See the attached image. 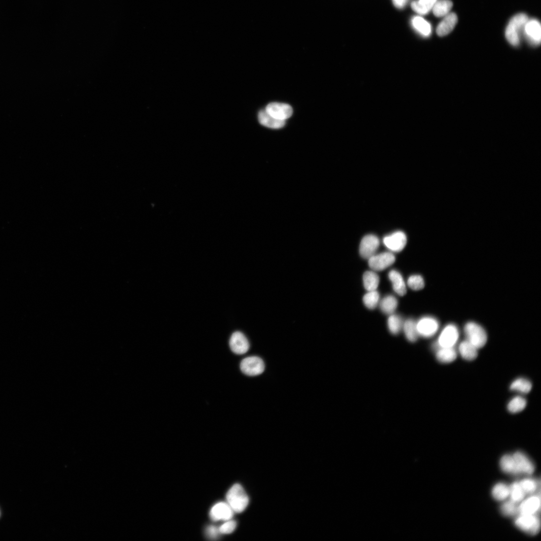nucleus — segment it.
I'll use <instances>...</instances> for the list:
<instances>
[{"label": "nucleus", "mask_w": 541, "mask_h": 541, "mask_svg": "<svg viewBox=\"0 0 541 541\" xmlns=\"http://www.w3.org/2000/svg\"><path fill=\"white\" fill-rule=\"evenodd\" d=\"M528 19L527 15L520 13L514 16L507 26L505 32V38L512 46L516 47L520 45L521 36Z\"/></svg>", "instance_id": "f257e3e1"}, {"label": "nucleus", "mask_w": 541, "mask_h": 541, "mask_svg": "<svg viewBox=\"0 0 541 541\" xmlns=\"http://www.w3.org/2000/svg\"><path fill=\"white\" fill-rule=\"evenodd\" d=\"M228 503L234 512L242 513L248 505L249 499L243 488L239 484L234 485L227 494Z\"/></svg>", "instance_id": "f03ea898"}, {"label": "nucleus", "mask_w": 541, "mask_h": 541, "mask_svg": "<svg viewBox=\"0 0 541 541\" xmlns=\"http://www.w3.org/2000/svg\"><path fill=\"white\" fill-rule=\"evenodd\" d=\"M466 341L478 349L483 348L488 341L487 333L485 329L475 322L466 323L464 327Z\"/></svg>", "instance_id": "7ed1b4c3"}, {"label": "nucleus", "mask_w": 541, "mask_h": 541, "mask_svg": "<svg viewBox=\"0 0 541 541\" xmlns=\"http://www.w3.org/2000/svg\"><path fill=\"white\" fill-rule=\"evenodd\" d=\"M459 338V330L454 324L447 325L439 335L437 343L438 348H454Z\"/></svg>", "instance_id": "20e7f679"}, {"label": "nucleus", "mask_w": 541, "mask_h": 541, "mask_svg": "<svg viewBox=\"0 0 541 541\" xmlns=\"http://www.w3.org/2000/svg\"><path fill=\"white\" fill-rule=\"evenodd\" d=\"M515 524L519 529L532 535L538 534L541 528L540 520L536 514H520Z\"/></svg>", "instance_id": "39448f33"}, {"label": "nucleus", "mask_w": 541, "mask_h": 541, "mask_svg": "<svg viewBox=\"0 0 541 541\" xmlns=\"http://www.w3.org/2000/svg\"><path fill=\"white\" fill-rule=\"evenodd\" d=\"M241 370L245 375L250 377L260 375L265 370L263 360L257 356H251L244 359L240 365Z\"/></svg>", "instance_id": "423d86ee"}, {"label": "nucleus", "mask_w": 541, "mask_h": 541, "mask_svg": "<svg viewBox=\"0 0 541 541\" xmlns=\"http://www.w3.org/2000/svg\"><path fill=\"white\" fill-rule=\"evenodd\" d=\"M523 34L530 45L535 47L539 46L541 41V27L539 21L534 19H528Z\"/></svg>", "instance_id": "0eeeda50"}, {"label": "nucleus", "mask_w": 541, "mask_h": 541, "mask_svg": "<svg viewBox=\"0 0 541 541\" xmlns=\"http://www.w3.org/2000/svg\"><path fill=\"white\" fill-rule=\"evenodd\" d=\"M380 245L378 236L374 234H368L364 236L359 246V253L364 259H368L376 254Z\"/></svg>", "instance_id": "6e6552de"}, {"label": "nucleus", "mask_w": 541, "mask_h": 541, "mask_svg": "<svg viewBox=\"0 0 541 541\" xmlns=\"http://www.w3.org/2000/svg\"><path fill=\"white\" fill-rule=\"evenodd\" d=\"M395 261V256L391 252H384L375 254L368 259V265L370 268L376 271L383 270Z\"/></svg>", "instance_id": "1a4fd4ad"}, {"label": "nucleus", "mask_w": 541, "mask_h": 541, "mask_svg": "<svg viewBox=\"0 0 541 541\" xmlns=\"http://www.w3.org/2000/svg\"><path fill=\"white\" fill-rule=\"evenodd\" d=\"M383 242L386 247L391 251L399 252L407 244V235L401 231H397L385 236Z\"/></svg>", "instance_id": "9d476101"}, {"label": "nucleus", "mask_w": 541, "mask_h": 541, "mask_svg": "<svg viewBox=\"0 0 541 541\" xmlns=\"http://www.w3.org/2000/svg\"><path fill=\"white\" fill-rule=\"evenodd\" d=\"M417 327L419 336L430 338L437 332L439 323L435 318L427 316L421 318L417 323Z\"/></svg>", "instance_id": "9b49d317"}, {"label": "nucleus", "mask_w": 541, "mask_h": 541, "mask_svg": "<svg viewBox=\"0 0 541 541\" xmlns=\"http://www.w3.org/2000/svg\"><path fill=\"white\" fill-rule=\"evenodd\" d=\"M230 347L232 351L236 354L246 353L249 349L250 345L247 338L241 332H235L230 340Z\"/></svg>", "instance_id": "f8f14e48"}, {"label": "nucleus", "mask_w": 541, "mask_h": 541, "mask_svg": "<svg viewBox=\"0 0 541 541\" xmlns=\"http://www.w3.org/2000/svg\"><path fill=\"white\" fill-rule=\"evenodd\" d=\"M265 111L270 116L282 120L289 118L293 114V110L290 106L277 103L269 104Z\"/></svg>", "instance_id": "ddd939ff"}, {"label": "nucleus", "mask_w": 541, "mask_h": 541, "mask_svg": "<svg viewBox=\"0 0 541 541\" xmlns=\"http://www.w3.org/2000/svg\"><path fill=\"white\" fill-rule=\"evenodd\" d=\"M233 513V511L228 503L220 502L213 507L210 512V516L214 521H227L232 518Z\"/></svg>", "instance_id": "4468645a"}, {"label": "nucleus", "mask_w": 541, "mask_h": 541, "mask_svg": "<svg viewBox=\"0 0 541 541\" xmlns=\"http://www.w3.org/2000/svg\"><path fill=\"white\" fill-rule=\"evenodd\" d=\"M515 461L518 474L524 473V474L531 475L535 470V466L532 462L524 453L517 452L513 455Z\"/></svg>", "instance_id": "2eb2a0df"}, {"label": "nucleus", "mask_w": 541, "mask_h": 541, "mask_svg": "<svg viewBox=\"0 0 541 541\" xmlns=\"http://www.w3.org/2000/svg\"><path fill=\"white\" fill-rule=\"evenodd\" d=\"M541 500L540 495L531 496L522 501L519 506L520 514H536L540 510Z\"/></svg>", "instance_id": "dca6fc26"}, {"label": "nucleus", "mask_w": 541, "mask_h": 541, "mask_svg": "<svg viewBox=\"0 0 541 541\" xmlns=\"http://www.w3.org/2000/svg\"><path fill=\"white\" fill-rule=\"evenodd\" d=\"M457 22V15L454 13H450L438 25L436 28L437 35L441 37L448 35L453 30Z\"/></svg>", "instance_id": "f3484780"}, {"label": "nucleus", "mask_w": 541, "mask_h": 541, "mask_svg": "<svg viewBox=\"0 0 541 541\" xmlns=\"http://www.w3.org/2000/svg\"><path fill=\"white\" fill-rule=\"evenodd\" d=\"M388 278L392 284L394 291L399 296L407 293V288L402 275L397 270H393L389 272Z\"/></svg>", "instance_id": "a211bd4d"}, {"label": "nucleus", "mask_w": 541, "mask_h": 541, "mask_svg": "<svg viewBox=\"0 0 541 541\" xmlns=\"http://www.w3.org/2000/svg\"><path fill=\"white\" fill-rule=\"evenodd\" d=\"M258 119L260 123L267 127L278 129L284 126L285 120L276 119L268 114L265 110L259 113Z\"/></svg>", "instance_id": "6ab92c4d"}, {"label": "nucleus", "mask_w": 541, "mask_h": 541, "mask_svg": "<svg viewBox=\"0 0 541 541\" xmlns=\"http://www.w3.org/2000/svg\"><path fill=\"white\" fill-rule=\"evenodd\" d=\"M478 349L466 340L462 342L459 347V352L462 358L466 361H472L477 358Z\"/></svg>", "instance_id": "aec40b11"}, {"label": "nucleus", "mask_w": 541, "mask_h": 541, "mask_svg": "<svg viewBox=\"0 0 541 541\" xmlns=\"http://www.w3.org/2000/svg\"><path fill=\"white\" fill-rule=\"evenodd\" d=\"M413 28L422 36L426 38L430 36L431 26L430 23L422 17L416 16L412 20Z\"/></svg>", "instance_id": "412c9836"}, {"label": "nucleus", "mask_w": 541, "mask_h": 541, "mask_svg": "<svg viewBox=\"0 0 541 541\" xmlns=\"http://www.w3.org/2000/svg\"><path fill=\"white\" fill-rule=\"evenodd\" d=\"M457 357V352L454 348H438L436 358L438 361L447 364L454 361Z\"/></svg>", "instance_id": "4be33fe9"}, {"label": "nucleus", "mask_w": 541, "mask_h": 541, "mask_svg": "<svg viewBox=\"0 0 541 541\" xmlns=\"http://www.w3.org/2000/svg\"><path fill=\"white\" fill-rule=\"evenodd\" d=\"M437 0H416L412 2L411 7L421 15L427 14L433 8Z\"/></svg>", "instance_id": "5701e85b"}, {"label": "nucleus", "mask_w": 541, "mask_h": 541, "mask_svg": "<svg viewBox=\"0 0 541 541\" xmlns=\"http://www.w3.org/2000/svg\"><path fill=\"white\" fill-rule=\"evenodd\" d=\"M451 0H437L432 10L437 17H444L448 15L453 7Z\"/></svg>", "instance_id": "b1692460"}, {"label": "nucleus", "mask_w": 541, "mask_h": 541, "mask_svg": "<svg viewBox=\"0 0 541 541\" xmlns=\"http://www.w3.org/2000/svg\"><path fill=\"white\" fill-rule=\"evenodd\" d=\"M397 305V300L395 297L391 295L386 296L380 303V307L382 311L386 314L390 315L395 312Z\"/></svg>", "instance_id": "393cba45"}, {"label": "nucleus", "mask_w": 541, "mask_h": 541, "mask_svg": "<svg viewBox=\"0 0 541 541\" xmlns=\"http://www.w3.org/2000/svg\"><path fill=\"white\" fill-rule=\"evenodd\" d=\"M379 275L373 271H367L363 276V282L365 289L368 291L377 290L380 284Z\"/></svg>", "instance_id": "a878e982"}, {"label": "nucleus", "mask_w": 541, "mask_h": 541, "mask_svg": "<svg viewBox=\"0 0 541 541\" xmlns=\"http://www.w3.org/2000/svg\"><path fill=\"white\" fill-rule=\"evenodd\" d=\"M403 329L406 338L411 342H416L419 337L417 330V323L413 319H408L403 325Z\"/></svg>", "instance_id": "bb28decb"}, {"label": "nucleus", "mask_w": 541, "mask_h": 541, "mask_svg": "<svg viewBox=\"0 0 541 541\" xmlns=\"http://www.w3.org/2000/svg\"><path fill=\"white\" fill-rule=\"evenodd\" d=\"M500 466L502 470L505 473L513 475H518L515 460L513 456L505 455L500 461Z\"/></svg>", "instance_id": "cd10ccee"}, {"label": "nucleus", "mask_w": 541, "mask_h": 541, "mask_svg": "<svg viewBox=\"0 0 541 541\" xmlns=\"http://www.w3.org/2000/svg\"><path fill=\"white\" fill-rule=\"evenodd\" d=\"M527 405L526 399L520 396L512 398L507 405V409L512 414H517L523 411Z\"/></svg>", "instance_id": "c85d7f7f"}, {"label": "nucleus", "mask_w": 541, "mask_h": 541, "mask_svg": "<svg viewBox=\"0 0 541 541\" xmlns=\"http://www.w3.org/2000/svg\"><path fill=\"white\" fill-rule=\"evenodd\" d=\"M510 388L513 391L521 393H528L532 390V384L526 379L519 378L511 384Z\"/></svg>", "instance_id": "c756f323"}, {"label": "nucleus", "mask_w": 541, "mask_h": 541, "mask_svg": "<svg viewBox=\"0 0 541 541\" xmlns=\"http://www.w3.org/2000/svg\"><path fill=\"white\" fill-rule=\"evenodd\" d=\"M492 494L495 500L504 501L509 497L510 487L502 483H498L494 487Z\"/></svg>", "instance_id": "7c9ffc66"}, {"label": "nucleus", "mask_w": 541, "mask_h": 541, "mask_svg": "<svg viewBox=\"0 0 541 541\" xmlns=\"http://www.w3.org/2000/svg\"><path fill=\"white\" fill-rule=\"evenodd\" d=\"M380 299V294L377 290L368 291L363 297V302L367 309L373 310L378 306Z\"/></svg>", "instance_id": "2f4dec72"}, {"label": "nucleus", "mask_w": 541, "mask_h": 541, "mask_svg": "<svg viewBox=\"0 0 541 541\" xmlns=\"http://www.w3.org/2000/svg\"><path fill=\"white\" fill-rule=\"evenodd\" d=\"M502 514L506 517H512L519 513L517 503L510 500L505 502L501 507Z\"/></svg>", "instance_id": "473e14b6"}, {"label": "nucleus", "mask_w": 541, "mask_h": 541, "mask_svg": "<svg viewBox=\"0 0 541 541\" xmlns=\"http://www.w3.org/2000/svg\"><path fill=\"white\" fill-rule=\"evenodd\" d=\"M403 323L401 318L398 315L391 314L387 321L388 329L393 335L398 334L402 329Z\"/></svg>", "instance_id": "72a5a7b5"}, {"label": "nucleus", "mask_w": 541, "mask_h": 541, "mask_svg": "<svg viewBox=\"0 0 541 541\" xmlns=\"http://www.w3.org/2000/svg\"><path fill=\"white\" fill-rule=\"evenodd\" d=\"M525 495L519 482H515L510 487L509 497L513 502L517 503L521 502Z\"/></svg>", "instance_id": "f704fd0d"}, {"label": "nucleus", "mask_w": 541, "mask_h": 541, "mask_svg": "<svg viewBox=\"0 0 541 541\" xmlns=\"http://www.w3.org/2000/svg\"><path fill=\"white\" fill-rule=\"evenodd\" d=\"M519 483L525 494L535 493L540 486V484H538L537 482L531 479H525Z\"/></svg>", "instance_id": "c9c22d12"}, {"label": "nucleus", "mask_w": 541, "mask_h": 541, "mask_svg": "<svg viewBox=\"0 0 541 541\" xmlns=\"http://www.w3.org/2000/svg\"><path fill=\"white\" fill-rule=\"evenodd\" d=\"M409 287L413 290L418 291L425 287V281L422 276L419 275H412L408 280Z\"/></svg>", "instance_id": "e433bc0d"}, {"label": "nucleus", "mask_w": 541, "mask_h": 541, "mask_svg": "<svg viewBox=\"0 0 541 541\" xmlns=\"http://www.w3.org/2000/svg\"><path fill=\"white\" fill-rule=\"evenodd\" d=\"M236 523L234 521L228 520L219 529L220 533L222 534H230L235 530Z\"/></svg>", "instance_id": "4c0bfd02"}, {"label": "nucleus", "mask_w": 541, "mask_h": 541, "mask_svg": "<svg viewBox=\"0 0 541 541\" xmlns=\"http://www.w3.org/2000/svg\"><path fill=\"white\" fill-rule=\"evenodd\" d=\"M410 0H392L394 6L398 9H403L407 5Z\"/></svg>", "instance_id": "58836bf2"}, {"label": "nucleus", "mask_w": 541, "mask_h": 541, "mask_svg": "<svg viewBox=\"0 0 541 541\" xmlns=\"http://www.w3.org/2000/svg\"><path fill=\"white\" fill-rule=\"evenodd\" d=\"M220 532L219 530L215 527L211 526L209 527L207 530V534L209 537L216 538L218 535V533Z\"/></svg>", "instance_id": "ea45409f"}, {"label": "nucleus", "mask_w": 541, "mask_h": 541, "mask_svg": "<svg viewBox=\"0 0 541 541\" xmlns=\"http://www.w3.org/2000/svg\"><path fill=\"white\" fill-rule=\"evenodd\" d=\"M0 514H1V513H0Z\"/></svg>", "instance_id": "a19ab883"}]
</instances>
